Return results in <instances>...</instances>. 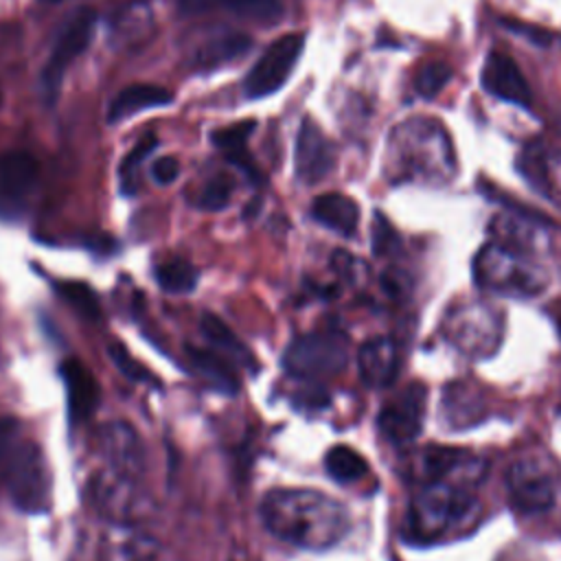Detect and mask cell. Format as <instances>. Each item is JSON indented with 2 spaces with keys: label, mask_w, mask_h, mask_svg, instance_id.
Wrapping results in <instances>:
<instances>
[{
  "label": "cell",
  "mask_w": 561,
  "mask_h": 561,
  "mask_svg": "<svg viewBox=\"0 0 561 561\" xmlns=\"http://www.w3.org/2000/svg\"><path fill=\"white\" fill-rule=\"evenodd\" d=\"M0 489L7 491L15 508L24 513H44L50 504V473L37 443L22 438L13 445L2 473Z\"/></svg>",
  "instance_id": "6"
},
{
  "label": "cell",
  "mask_w": 561,
  "mask_h": 561,
  "mask_svg": "<svg viewBox=\"0 0 561 561\" xmlns=\"http://www.w3.org/2000/svg\"><path fill=\"white\" fill-rule=\"evenodd\" d=\"M186 353H188V362L193 364V368L213 388H217V390H221L226 394H234L237 392V388H239L237 375H234V370L230 368L228 359L221 353L197 348V346H186Z\"/></svg>",
  "instance_id": "23"
},
{
  "label": "cell",
  "mask_w": 561,
  "mask_h": 561,
  "mask_svg": "<svg viewBox=\"0 0 561 561\" xmlns=\"http://www.w3.org/2000/svg\"><path fill=\"white\" fill-rule=\"evenodd\" d=\"M390 158L403 180L440 182L454 169V147L447 129L436 118H408L390 134Z\"/></svg>",
  "instance_id": "3"
},
{
  "label": "cell",
  "mask_w": 561,
  "mask_h": 561,
  "mask_svg": "<svg viewBox=\"0 0 561 561\" xmlns=\"http://www.w3.org/2000/svg\"><path fill=\"white\" fill-rule=\"evenodd\" d=\"M482 471L484 465L478 456L449 445H430L412 460V478L416 480V484L454 476H469L480 480Z\"/></svg>",
  "instance_id": "12"
},
{
  "label": "cell",
  "mask_w": 561,
  "mask_h": 561,
  "mask_svg": "<svg viewBox=\"0 0 561 561\" xmlns=\"http://www.w3.org/2000/svg\"><path fill=\"white\" fill-rule=\"evenodd\" d=\"M66 394H68V412L72 421H85L94 408L99 405V383L92 373L79 359H66L59 368Z\"/></svg>",
  "instance_id": "17"
},
{
  "label": "cell",
  "mask_w": 561,
  "mask_h": 561,
  "mask_svg": "<svg viewBox=\"0 0 561 561\" xmlns=\"http://www.w3.org/2000/svg\"><path fill=\"white\" fill-rule=\"evenodd\" d=\"M202 333L206 335V340L221 353V355H228L230 359L239 362L241 366L254 370L256 364H254V357L250 353V348L228 329V324L213 316V313H204L202 316Z\"/></svg>",
  "instance_id": "24"
},
{
  "label": "cell",
  "mask_w": 561,
  "mask_h": 561,
  "mask_svg": "<svg viewBox=\"0 0 561 561\" xmlns=\"http://www.w3.org/2000/svg\"><path fill=\"white\" fill-rule=\"evenodd\" d=\"M473 278L478 287L511 298H533L548 285L546 270L526 250L500 241H491L478 250Z\"/></svg>",
  "instance_id": "4"
},
{
  "label": "cell",
  "mask_w": 561,
  "mask_h": 561,
  "mask_svg": "<svg viewBox=\"0 0 561 561\" xmlns=\"http://www.w3.org/2000/svg\"><path fill=\"white\" fill-rule=\"evenodd\" d=\"M440 333L469 359H486L502 344L504 313L484 300H465L445 311Z\"/></svg>",
  "instance_id": "5"
},
{
  "label": "cell",
  "mask_w": 561,
  "mask_h": 561,
  "mask_svg": "<svg viewBox=\"0 0 561 561\" xmlns=\"http://www.w3.org/2000/svg\"><path fill=\"white\" fill-rule=\"evenodd\" d=\"M232 193V182L228 178H213L199 193L197 206L202 210H221L228 206Z\"/></svg>",
  "instance_id": "33"
},
{
  "label": "cell",
  "mask_w": 561,
  "mask_h": 561,
  "mask_svg": "<svg viewBox=\"0 0 561 561\" xmlns=\"http://www.w3.org/2000/svg\"><path fill=\"white\" fill-rule=\"evenodd\" d=\"M259 513L276 539L307 550H327L351 528L346 506L313 489H274L265 493Z\"/></svg>",
  "instance_id": "1"
},
{
  "label": "cell",
  "mask_w": 561,
  "mask_h": 561,
  "mask_svg": "<svg viewBox=\"0 0 561 561\" xmlns=\"http://www.w3.org/2000/svg\"><path fill=\"white\" fill-rule=\"evenodd\" d=\"M480 83L491 96L500 101H506L519 107H530L528 81L524 79L517 64L500 50H491L486 55L480 72Z\"/></svg>",
  "instance_id": "15"
},
{
  "label": "cell",
  "mask_w": 561,
  "mask_h": 561,
  "mask_svg": "<svg viewBox=\"0 0 561 561\" xmlns=\"http://www.w3.org/2000/svg\"><path fill=\"white\" fill-rule=\"evenodd\" d=\"M22 425L11 419V416H0V473H2V467L13 449V445L22 438Z\"/></svg>",
  "instance_id": "35"
},
{
  "label": "cell",
  "mask_w": 561,
  "mask_h": 561,
  "mask_svg": "<svg viewBox=\"0 0 561 561\" xmlns=\"http://www.w3.org/2000/svg\"><path fill=\"white\" fill-rule=\"evenodd\" d=\"M476 482L478 478L469 476L421 482L405 513V537L414 543H432L471 519L478 508Z\"/></svg>",
  "instance_id": "2"
},
{
  "label": "cell",
  "mask_w": 561,
  "mask_h": 561,
  "mask_svg": "<svg viewBox=\"0 0 561 561\" xmlns=\"http://www.w3.org/2000/svg\"><path fill=\"white\" fill-rule=\"evenodd\" d=\"M37 162L26 151H9L0 156V193L7 197L26 195L37 182Z\"/></svg>",
  "instance_id": "22"
},
{
  "label": "cell",
  "mask_w": 561,
  "mask_h": 561,
  "mask_svg": "<svg viewBox=\"0 0 561 561\" xmlns=\"http://www.w3.org/2000/svg\"><path fill=\"white\" fill-rule=\"evenodd\" d=\"M324 469L327 473L342 482V484H348V482H355L359 478L366 476L368 471V462L364 460V456L359 451H355L353 447L348 445H335L327 451L324 456Z\"/></svg>",
  "instance_id": "25"
},
{
  "label": "cell",
  "mask_w": 561,
  "mask_h": 561,
  "mask_svg": "<svg viewBox=\"0 0 561 561\" xmlns=\"http://www.w3.org/2000/svg\"><path fill=\"white\" fill-rule=\"evenodd\" d=\"M311 215L318 224L342 237L355 234L359 224V206L355 204V199L342 193L318 195L311 204Z\"/></svg>",
  "instance_id": "20"
},
{
  "label": "cell",
  "mask_w": 561,
  "mask_h": 561,
  "mask_svg": "<svg viewBox=\"0 0 561 561\" xmlns=\"http://www.w3.org/2000/svg\"><path fill=\"white\" fill-rule=\"evenodd\" d=\"M445 419L451 427L476 425L484 416V399L467 381H454L447 386L443 397Z\"/></svg>",
  "instance_id": "21"
},
{
  "label": "cell",
  "mask_w": 561,
  "mask_h": 561,
  "mask_svg": "<svg viewBox=\"0 0 561 561\" xmlns=\"http://www.w3.org/2000/svg\"><path fill=\"white\" fill-rule=\"evenodd\" d=\"M506 491L519 513H546L557 500V473L552 462L539 454H524L513 460L506 469Z\"/></svg>",
  "instance_id": "8"
},
{
  "label": "cell",
  "mask_w": 561,
  "mask_h": 561,
  "mask_svg": "<svg viewBox=\"0 0 561 561\" xmlns=\"http://www.w3.org/2000/svg\"><path fill=\"white\" fill-rule=\"evenodd\" d=\"M180 175V162L173 156H162L151 162V178L158 184H171Z\"/></svg>",
  "instance_id": "36"
},
{
  "label": "cell",
  "mask_w": 561,
  "mask_h": 561,
  "mask_svg": "<svg viewBox=\"0 0 561 561\" xmlns=\"http://www.w3.org/2000/svg\"><path fill=\"white\" fill-rule=\"evenodd\" d=\"M178 9L186 15L224 9L239 18L263 22V24L276 22L283 13V7L278 0H178Z\"/></svg>",
  "instance_id": "19"
},
{
  "label": "cell",
  "mask_w": 561,
  "mask_h": 561,
  "mask_svg": "<svg viewBox=\"0 0 561 561\" xmlns=\"http://www.w3.org/2000/svg\"><path fill=\"white\" fill-rule=\"evenodd\" d=\"M57 291L81 318L90 322H101V316H103L101 302L90 285L77 283V280H64V283H57Z\"/></svg>",
  "instance_id": "28"
},
{
  "label": "cell",
  "mask_w": 561,
  "mask_h": 561,
  "mask_svg": "<svg viewBox=\"0 0 561 561\" xmlns=\"http://www.w3.org/2000/svg\"><path fill=\"white\" fill-rule=\"evenodd\" d=\"M504 26H506V28H511V31H519V33H524L522 37H528L530 42H537V44H548V42H550V35H546L543 31L533 28V26H526V24H513V22H504Z\"/></svg>",
  "instance_id": "37"
},
{
  "label": "cell",
  "mask_w": 561,
  "mask_h": 561,
  "mask_svg": "<svg viewBox=\"0 0 561 561\" xmlns=\"http://www.w3.org/2000/svg\"><path fill=\"white\" fill-rule=\"evenodd\" d=\"M156 145H158L156 136L149 134V136H145V138L125 156V160L121 162L118 173H121V186H123L125 193H134V191H136V178H138L136 173H138V167H140V162H142L145 158H149V153L156 149Z\"/></svg>",
  "instance_id": "31"
},
{
  "label": "cell",
  "mask_w": 561,
  "mask_h": 561,
  "mask_svg": "<svg viewBox=\"0 0 561 561\" xmlns=\"http://www.w3.org/2000/svg\"><path fill=\"white\" fill-rule=\"evenodd\" d=\"M94 24H96V13L92 9H79L61 26L50 48V55L42 68V88L50 96V101L57 96L68 66L88 48Z\"/></svg>",
  "instance_id": "10"
},
{
  "label": "cell",
  "mask_w": 561,
  "mask_h": 561,
  "mask_svg": "<svg viewBox=\"0 0 561 561\" xmlns=\"http://www.w3.org/2000/svg\"><path fill=\"white\" fill-rule=\"evenodd\" d=\"M397 248H399V234L392 230V226L381 215H375V226H373V250H375V254L386 256Z\"/></svg>",
  "instance_id": "34"
},
{
  "label": "cell",
  "mask_w": 561,
  "mask_h": 561,
  "mask_svg": "<svg viewBox=\"0 0 561 561\" xmlns=\"http://www.w3.org/2000/svg\"><path fill=\"white\" fill-rule=\"evenodd\" d=\"M427 405V388L419 381H410L401 388L392 399H388L377 416V425L381 434L394 445L412 443L425 421Z\"/></svg>",
  "instance_id": "11"
},
{
  "label": "cell",
  "mask_w": 561,
  "mask_h": 561,
  "mask_svg": "<svg viewBox=\"0 0 561 561\" xmlns=\"http://www.w3.org/2000/svg\"><path fill=\"white\" fill-rule=\"evenodd\" d=\"M173 101V94L153 83H131L123 88L107 105V123H121L123 118H129L138 112L151 110V107H162Z\"/></svg>",
  "instance_id": "18"
},
{
  "label": "cell",
  "mask_w": 561,
  "mask_h": 561,
  "mask_svg": "<svg viewBox=\"0 0 561 561\" xmlns=\"http://www.w3.org/2000/svg\"><path fill=\"white\" fill-rule=\"evenodd\" d=\"M101 443V451L107 460V465L112 467V471L125 480H134L142 473L145 469V449L142 443L138 438V434L134 432V427H129L127 423H107L101 430L99 436Z\"/></svg>",
  "instance_id": "14"
},
{
  "label": "cell",
  "mask_w": 561,
  "mask_h": 561,
  "mask_svg": "<svg viewBox=\"0 0 561 561\" xmlns=\"http://www.w3.org/2000/svg\"><path fill=\"white\" fill-rule=\"evenodd\" d=\"M333 164L335 153L331 140L311 118H302L294 151V167L298 180L305 184H316L331 173Z\"/></svg>",
  "instance_id": "13"
},
{
  "label": "cell",
  "mask_w": 561,
  "mask_h": 561,
  "mask_svg": "<svg viewBox=\"0 0 561 561\" xmlns=\"http://www.w3.org/2000/svg\"><path fill=\"white\" fill-rule=\"evenodd\" d=\"M359 377L370 388H386L399 370V351L390 337H370L357 353Z\"/></svg>",
  "instance_id": "16"
},
{
  "label": "cell",
  "mask_w": 561,
  "mask_h": 561,
  "mask_svg": "<svg viewBox=\"0 0 561 561\" xmlns=\"http://www.w3.org/2000/svg\"><path fill=\"white\" fill-rule=\"evenodd\" d=\"M248 48H250V37H245L241 33H226V35L213 39L208 46L199 48L197 66L199 68L221 66V64L243 55Z\"/></svg>",
  "instance_id": "26"
},
{
  "label": "cell",
  "mask_w": 561,
  "mask_h": 561,
  "mask_svg": "<svg viewBox=\"0 0 561 561\" xmlns=\"http://www.w3.org/2000/svg\"><path fill=\"white\" fill-rule=\"evenodd\" d=\"M346 362L348 342L340 331H313L300 335L283 355L285 370L302 379L335 375L346 366Z\"/></svg>",
  "instance_id": "7"
},
{
  "label": "cell",
  "mask_w": 561,
  "mask_h": 561,
  "mask_svg": "<svg viewBox=\"0 0 561 561\" xmlns=\"http://www.w3.org/2000/svg\"><path fill=\"white\" fill-rule=\"evenodd\" d=\"M197 278V270L186 259H167L156 265V280L169 294L193 291Z\"/></svg>",
  "instance_id": "27"
},
{
  "label": "cell",
  "mask_w": 561,
  "mask_h": 561,
  "mask_svg": "<svg viewBox=\"0 0 561 561\" xmlns=\"http://www.w3.org/2000/svg\"><path fill=\"white\" fill-rule=\"evenodd\" d=\"M305 48L302 33H285L274 39L261 57L254 61L243 81V92L248 99H263L278 92L296 68Z\"/></svg>",
  "instance_id": "9"
},
{
  "label": "cell",
  "mask_w": 561,
  "mask_h": 561,
  "mask_svg": "<svg viewBox=\"0 0 561 561\" xmlns=\"http://www.w3.org/2000/svg\"><path fill=\"white\" fill-rule=\"evenodd\" d=\"M451 75L454 72H451L449 64H445V61H430V64L419 68V72L414 77V88H416V92L421 96L432 99V96H436L447 85Z\"/></svg>",
  "instance_id": "29"
},
{
  "label": "cell",
  "mask_w": 561,
  "mask_h": 561,
  "mask_svg": "<svg viewBox=\"0 0 561 561\" xmlns=\"http://www.w3.org/2000/svg\"><path fill=\"white\" fill-rule=\"evenodd\" d=\"M552 320H554V324H557V329H559V333H561V305H554V309H552Z\"/></svg>",
  "instance_id": "38"
},
{
  "label": "cell",
  "mask_w": 561,
  "mask_h": 561,
  "mask_svg": "<svg viewBox=\"0 0 561 561\" xmlns=\"http://www.w3.org/2000/svg\"><path fill=\"white\" fill-rule=\"evenodd\" d=\"M256 129V123L252 118H245L241 123H232L228 127H221V129H215L210 134V140L213 145L226 156L230 151H237V149H245L248 147V138L250 134Z\"/></svg>",
  "instance_id": "30"
},
{
  "label": "cell",
  "mask_w": 561,
  "mask_h": 561,
  "mask_svg": "<svg viewBox=\"0 0 561 561\" xmlns=\"http://www.w3.org/2000/svg\"><path fill=\"white\" fill-rule=\"evenodd\" d=\"M107 353H110L112 364H114L127 379L138 381V383H158L156 377H153V373L147 370L140 362H136V359L125 351V346H121L118 342L110 344Z\"/></svg>",
  "instance_id": "32"
}]
</instances>
